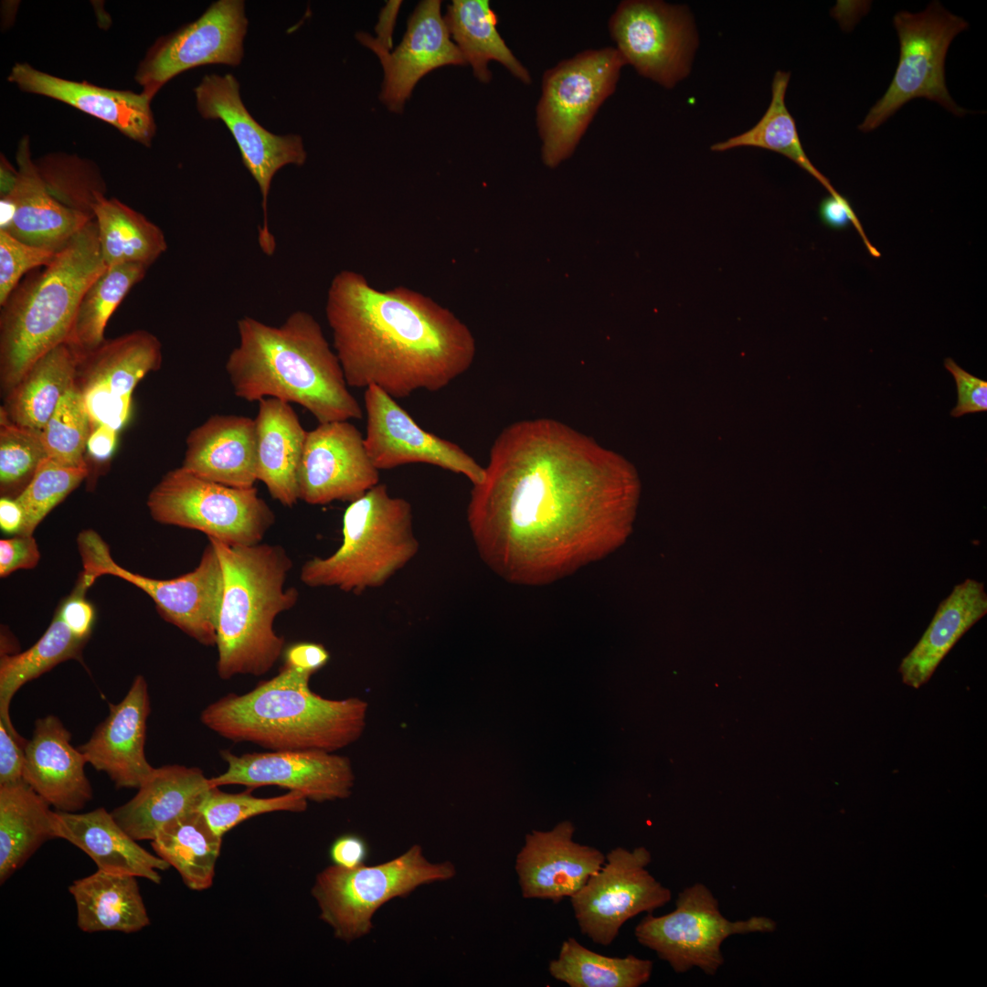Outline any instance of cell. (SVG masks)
<instances>
[{
  "instance_id": "cell-1",
  "label": "cell",
  "mask_w": 987,
  "mask_h": 987,
  "mask_svg": "<svg viewBox=\"0 0 987 987\" xmlns=\"http://www.w3.org/2000/svg\"><path fill=\"white\" fill-rule=\"evenodd\" d=\"M636 495L635 475L617 453L558 421L521 420L494 440L467 523L493 572L543 586L618 548Z\"/></svg>"
},
{
  "instance_id": "cell-2",
  "label": "cell",
  "mask_w": 987,
  "mask_h": 987,
  "mask_svg": "<svg viewBox=\"0 0 987 987\" xmlns=\"http://www.w3.org/2000/svg\"><path fill=\"white\" fill-rule=\"evenodd\" d=\"M325 317L347 385L395 399L445 388L475 356L471 331L448 308L405 286L378 290L354 271L334 276Z\"/></svg>"
},
{
  "instance_id": "cell-3",
  "label": "cell",
  "mask_w": 987,
  "mask_h": 987,
  "mask_svg": "<svg viewBox=\"0 0 987 987\" xmlns=\"http://www.w3.org/2000/svg\"><path fill=\"white\" fill-rule=\"evenodd\" d=\"M237 328L239 345L225 366L236 397L299 404L319 424L362 419V408L313 315L295 311L278 326L244 316Z\"/></svg>"
},
{
  "instance_id": "cell-4",
  "label": "cell",
  "mask_w": 987,
  "mask_h": 987,
  "mask_svg": "<svg viewBox=\"0 0 987 987\" xmlns=\"http://www.w3.org/2000/svg\"><path fill=\"white\" fill-rule=\"evenodd\" d=\"M312 675L283 665L251 691L209 704L200 721L225 738L271 750L334 752L356 742L366 727L367 703L324 698L310 689Z\"/></svg>"
},
{
  "instance_id": "cell-5",
  "label": "cell",
  "mask_w": 987,
  "mask_h": 987,
  "mask_svg": "<svg viewBox=\"0 0 987 987\" xmlns=\"http://www.w3.org/2000/svg\"><path fill=\"white\" fill-rule=\"evenodd\" d=\"M208 540L223 572L216 630L218 674L222 679L264 674L284 649V638L274 630L275 619L298 600V590L285 588L292 559L280 546H235Z\"/></svg>"
},
{
  "instance_id": "cell-6",
  "label": "cell",
  "mask_w": 987,
  "mask_h": 987,
  "mask_svg": "<svg viewBox=\"0 0 987 987\" xmlns=\"http://www.w3.org/2000/svg\"><path fill=\"white\" fill-rule=\"evenodd\" d=\"M107 266L95 218L54 260L26 274L0 313V386L5 396L43 355L66 343L80 299Z\"/></svg>"
},
{
  "instance_id": "cell-7",
  "label": "cell",
  "mask_w": 987,
  "mask_h": 987,
  "mask_svg": "<svg viewBox=\"0 0 987 987\" xmlns=\"http://www.w3.org/2000/svg\"><path fill=\"white\" fill-rule=\"evenodd\" d=\"M342 534V544L334 554L314 557L302 565V583L358 594L385 585L419 549L410 504L392 496L384 483L349 504Z\"/></svg>"
},
{
  "instance_id": "cell-8",
  "label": "cell",
  "mask_w": 987,
  "mask_h": 987,
  "mask_svg": "<svg viewBox=\"0 0 987 987\" xmlns=\"http://www.w3.org/2000/svg\"><path fill=\"white\" fill-rule=\"evenodd\" d=\"M455 874L451 863H430L422 848L414 844L401 855L376 865L328 866L317 875L312 895L320 918L332 928L334 937L351 942L371 931L373 917L384 904L422 885L447 881Z\"/></svg>"
},
{
  "instance_id": "cell-9",
  "label": "cell",
  "mask_w": 987,
  "mask_h": 987,
  "mask_svg": "<svg viewBox=\"0 0 987 987\" xmlns=\"http://www.w3.org/2000/svg\"><path fill=\"white\" fill-rule=\"evenodd\" d=\"M154 520L193 529L235 546L261 542L275 515L256 487L218 483L183 466L166 472L146 502Z\"/></svg>"
},
{
  "instance_id": "cell-10",
  "label": "cell",
  "mask_w": 987,
  "mask_h": 987,
  "mask_svg": "<svg viewBox=\"0 0 987 987\" xmlns=\"http://www.w3.org/2000/svg\"><path fill=\"white\" fill-rule=\"evenodd\" d=\"M625 62L612 47L584 50L547 69L536 106L542 160L556 167L575 151Z\"/></svg>"
},
{
  "instance_id": "cell-11",
  "label": "cell",
  "mask_w": 987,
  "mask_h": 987,
  "mask_svg": "<svg viewBox=\"0 0 987 987\" xmlns=\"http://www.w3.org/2000/svg\"><path fill=\"white\" fill-rule=\"evenodd\" d=\"M77 546L83 567L80 574L90 585L103 575L124 579L150 596L164 620L203 645H216L223 572L210 541L196 568L171 579L148 578L121 567L111 557L107 543L92 529L79 534Z\"/></svg>"
},
{
  "instance_id": "cell-12",
  "label": "cell",
  "mask_w": 987,
  "mask_h": 987,
  "mask_svg": "<svg viewBox=\"0 0 987 987\" xmlns=\"http://www.w3.org/2000/svg\"><path fill=\"white\" fill-rule=\"evenodd\" d=\"M893 23L900 45L898 64L888 89L858 129H876L916 98L936 101L957 116L966 114L948 91L944 64L951 41L969 27L968 22L934 1L919 13L897 12Z\"/></svg>"
},
{
  "instance_id": "cell-13",
  "label": "cell",
  "mask_w": 987,
  "mask_h": 987,
  "mask_svg": "<svg viewBox=\"0 0 987 987\" xmlns=\"http://www.w3.org/2000/svg\"><path fill=\"white\" fill-rule=\"evenodd\" d=\"M776 922L768 917L729 920L723 916L710 889L702 883L685 888L675 908L663 916L648 913L636 926L637 941L653 950L676 972L698 968L715 975L724 963L722 943L730 936L773 932Z\"/></svg>"
},
{
  "instance_id": "cell-14",
  "label": "cell",
  "mask_w": 987,
  "mask_h": 987,
  "mask_svg": "<svg viewBox=\"0 0 987 987\" xmlns=\"http://www.w3.org/2000/svg\"><path fill=\"white\" fill-rule=\"evenodd\" d=\"M609 30L625 64L671 89L691 69L697 34L685 5L626 0L609 20Z\"/></svg>"
},
{
  "instance_id": "cell-15",
  "label": "cell",
  "mask_w": 987,
  "mask_h": 987,
  "mask_svg": "<svg viewBox=\"0 0 987 987\" xmlns=\"http://www.w3.org/2000/svg\"><path fill=\"white\" fill-rule=\"evenodd\" d=\"M651 862V852L644 846L632 850L618 846L605 854L600 869L570 897L583 935L609 946L626 921L671 900L670 889L649 872Z\"/></svg>"
},
{
  "instance_id": "cell-16",
  "label": "cell",
  "mask_w": 987,
  "mask_h": 987,
  "mask_svg": "<svg viewBox=\"0 0 987 987\" xmlns=\"http://www.w3.org/2000/svg\"><path fill=\"white\" fill-rule=\"evenodd\" d=\"M194 92L199 114L204 119L220 120L226 125L239 149L244 166L258 184L263 212L258 240L262 251L271 256L276 248L268 220L271 181L283 166H301L305 163L307 154L302 137L274 134L262 127L243 104L239 83L232 74L206 75Z\"/></svg>"
},
{
  "instance_id": "cell-17",
  "label": "cell",
  "mask_w": 987,
  "mask_h": 987,
  "mask_svg": "<svg viewBox=\"0 0 987 987\" xmlns=\"http://www.w3.org/2000/svg\"><path fill=\"white\" fill-rule=\"evenodd\" d=\"M247 30L244 1L214 2L196 21L157 40L134 79L152 100L167 81L186 70L208 64L238 66Z\"/></svg>"
},
{
  "instance_id": "cell-18",
  "label": "cell",
  "mask_w": 987,
  "mask_h": 987,
  "mask_svg": "<svg viewBox=\"0 0 987 987\" xmlns=\"http://www.w3.org/2000/svg\"><path fill=\"white\" fill-rule=\"evenodd\" d=\"M366 452L378 470L426 463L462 474L472 484L484 477L482 467L458 444L422 429L395 398L377 386L364 394Z\"/></svg>"
},
{
  "instance_id": "cell-19",
  "label": "cell",
  "mask_w": 987,
  "mask_h": 987,
  "mask_svg": "<svg viewBox=\"0 0 987 987\" xmlns=\"http://www.w3.org/2000/svg\"><path fill=\"white\" fill-rule=\"evenodd\" d=\"M227 770L210 778L213 787L239 784L249 788L278 786L316 802L346 799L355 783L348 758L320 749L245 753L221 751Z\"/></svg>"
},
{
  "instance_id": "cell-20",
  "label": "cell",
  "mask_w": 987,
  "mask_h": 987,
  "mask_svg": "<svg viewBox=\"0 0 987 987\" xmlns=\"http://www.w3.org/2000/svg\"><path fill=\"white\" fill-rule=\"evenodd\" d=\"M379 483L360 430L349 420L307 431L298 471L299 500L313 505L353 502Z\"/></svg>"
},
{
  "instance_id": "cell-21",
  "label": "cell",
  "mask_w": 987,
  "mask_h": 987,
  "mask_svg": "<svg viewBox=\"0 0 987 987\" xmlns=\"http://www.w3.org/2000/svg\"><path fill=\"white\" fill-rule=\"evenodd\" d=\"M440 0L421 1L408 20L403 39L393 51L377 44L365 32L357 40L373 50L384 70L380 100L394 112H401L419 80L437 68L464 65L466 61L451 40Z\"/></svg>"
},
{
  "instance_id": "cell-22",
  "label": "cell",
  "mask_w": 987,
  "mask_h": 987,
  "mask_svg": "<svg viewBox=\"0 0 987 987\" xmlns=\"http://www.w3.org/2000/svg\"><path fill=\"white\" fill-rule=\"evenodd\" d=\"M574 832L573 824L564 821L551 830L525 835L515 866L524 898L558 903L570 898L600 869L605 854L575 842Z\"/></svg>"
},
{
  "instance_id": "cell-23",
  "label": "cell",
  "mask_w": 987,
  "mask_h": 987,
  "mask_svg": "<svg viewBox=\"0 0 987 987\" xmlns=\"http://www.w3.org/2000/svg\"><path fill=\"white\" fill-rule=\"evenodd\" d=\"M107 717L79 749L96 770L108 775L116 788H136L154 770L144 752L146 722L151 713L145 678L135 676L118 704H110Z\"/></svg>"
},
{
  "instance_id": "cell-24",
  "label": "cell",
  "mask_w": 987,
  "mask_h": 987,
  "mask_svg": "<svg viewBox=\"0 0 987 987\" xmlns=\"http://www.w3.org/2000/svg\"><path fill=\"white\" fill-rule=\"evenodd\" d=\"M8 80L21 90L67 103L110 123L122 133L150 146L156 125L151 99L143 92L117 90L58 78L27 63H16Z\"/></svg>"
},
{
  "instance_id": "cell-25",
  "label": "cell",
  "mask_w": 987,
  "mask_h": 987,
  "mask_svg": "<svg viewBox=\"0 0 987 987\" xmlns=\"http://www.w3.org/2000/svg\"><path fill=\"white\" fill-rule=\"evenodd\" d=\"M56 716L35 722L25 748L23 780L58 812H78L92 800L86 758Z\"/></svg>"
},
{
  "instance_id": "cell-26",
  "label": "cell",
  "mask_w": 987,
  "mask_h": 987,
  "mask_svg": "<svg viewBox=\"0 0 987 987\" xmlns=\"http://www.w3.org/2000/svg\"><path fill=\"white\" fill-rule=\"evenodd\" d=\"M186 445L182 466L198 476L237 488L258 481L254 419L213 415L189 432Z\"/></svg>"
},
{
  "instance_id": "cell-27",
  "label": "cell",
  "mask_w": 987,
  "mask_h": 987,
  "mask_svg": "<svg viewBox=\"0 0 987 987\" xmlns=\"http://www.w3.org/2000/svg\"><path fill=\"white\" fill-rule=\"evenodd\" d=\"M16 162V180L5 195L15 205V214L3 231L29 245L60 251L94 218L65 207L50 194L31 158L27 137L19 143Z\"/></svg>"
},
{
  "instance_id": "cell-28",
  "label": "cell",
  "mask_w": 987,
  "mask_h": 987,
  "mask_svg": "<svg viewBox=\"0 0 987 987\" xmlns=\"http://www.w3.org/2000/svg\"><path fill=\"white\" fill-rule=\"evenodd\" d=\"M56 838L64 839L87 854L98 869L145 878L160 884L159 871L170 867L134 840L103 807L88 812H55Z\"/></svg>"
},
{
  "instance_id": "cell-29",
  "label": "cell",
  "mask_w": 987,
  "mask_h": 987,
  "mask_svg": "<svg viewBox=\"0 0 987 987\" xmlns=\"http://www.w3.org/2000/svg\"><path fill=\"white\" fill-rule=\"evenodd\" d=\"M202 769L173 764L154 768L137 793L111 814L134 840L152 841L167 822L197 809L212 788Z\"/></svg>"
},
{
  "instance_id": "cell-30",
  "label": "cell",
  "mask_w": 987,
  "mask_h": 987,
  "mask_svg": "<svg viewBox=\"0 0 987 987\" xmlns=\"http://www.w3.org/2000/svg\"><path fill=\"white\" fill-rule=\"evenodd\" d=\"M258 402L257 479L274 500L292 507L299 500L298 471L307 430L290 403L274 398Z\"/></svg>"
},
{
  "instance_id": "cell-31",
  "label": "cell",
  "mask_w": 987,
  "mask_h": 987,
  "mask_svg": "<svg viewBox=\"0 0 987 987\" xmlns=\"http://www.w3.org/2000/svg\"><path fill=\"white\" fill-rule=\"evenodd\" d=\"M75 387L115 398H132L137 384L162 365V345L146 330L111 339L79 356Z\"/></svg>"
},
{
  "instance_id": "cell-32",
  "label": "cell",
  "mask_w": 987,
  "mask_h": 987,
  "mask_svg": "<svg viewBox=\"0 0 987 987\" xmlns=\"http://www.w3.org/2000/svg\"><path fill=\"white\" fill-rule=\"evenodd\" d=\"M987 613L984 584L966 578L954 586L913 649L902 659V682L918 689L927 684L957 642Z\"/></svg>"
},
{
  "instance_id": "cell-33",
  "label": "cell",
  "mask_w": 987,
  "mask_h": 987,
  "mask_svg": "<svg viewBox=\"0 0 987 987\" xmlns=\"http://www.w3.org/2000/svg\"><path fill=\"white\" fill-rule=\"evenodd\" d=\"M136 878L98 869L74 880L69 891L76 904L79 929L87 933H133L149 926L150 918Z\"/></svg>"
},
{
  "instance_id": "cell-34",
  "label": "cell",
  "mask_w": 987,
  "mask_h": 987,
  "mask_svg": "<svg viewBox=\"0 0 987 987\" xmlns=\"http://www.w3.org/2000/svg\"><path fill=\"white\" fill-rule=\"evenodd\" d=\"M23 780L0 784V883L56 838L55 812Z\"/></svg>"
},
{
  "instance_id": "cell-35",
  "label": "cell",
  "mask_w": 987,
  "mask_h": 987,
  "mask_svg": "<svg viewBox=\"0 0 987 987\" xmlns=\"http://www.w3.org/2000/svg\"><path fill=\"white\" fill-rule=\"evenodd\" d=\"M77 361L67 343L38 358L5 396L3 408L8 418L40 432L62 398L75 387Z\"/></svg>"
},
{
  "instance_id": "cell-36",
  "label": "cell",
  "mask_w": 987,
  "mask_h": 987,
  "mask_svg": "<svg viewBox=\"0 0 987 987\" xmlns=\"http://www.w3.org/2000/svg\"><path fill=\"white\" fill-rule=\"evenodd\" d=\"M451 40L483 83L492 73L488 63L497 61L524 84L532 82L527 69L515 58L497 30L498 17L487 0H453L444 16Z\"/></svg>"
},
{
  "instance_id": "cell-37",
  "label": "cell",
  "mask_w": 987,
  "mask_h": 987,
  "mask_svg": "<svg viewBox=\"0 0 987 987\" xmlns=\"http://www.w3.org/2000/svg\"><path fill=\"white\" fill-rule=\"evenodd\" d=\"M159 857L173 866L192 890L211 887L222 836L194 809L165 823L151 841Z\"/></svg>"
},
{
  "instance_id": "cell-38",
  "label": "cell",
  "mask_w": 987,
  "mask_h": 987,
  "mask_svg": "<svg viewBox=\"0 0 987 987\" xmlns=\"http://www.w3.org/2000/svg\"><path fill=\"white\" fill-rule=\"evenodd\" d=\"M93 214L107 267L134 263L149 268L167 249L164 231L117 198L99 196Z\"/></svg>"
},
{
  "instance_id": "cell-39",
  "label": "cell",
  "mask_w": 987,
  "mask_h": 987,
  "mask_svg": "<svg viewBox=\"0 0 987 987\" xmlns=\"http://www.w3.org/2000/svg\"><path fill=\"white\" fill-rule=\"evenodd\" d=\"M87 641L77 637L56 611L48 628L33 646L22 653L1 655L0 721L16 738L27 742L11 721L9 707L15 694L22 685L62 662L81 661Z\"/></svg>"
},
{
  "instance_id": "cell-40",
  "label": "cell",
  "mask_w": 987,
  "mask_h": 987,
  "mask_svg": "<svg viewBox=\"0 0 987 987\" xmlns=\"http://www.w3.org/2000/svg\"><path fill=\"white\" fill-rule=\"evenodd\" d=\"M653 969L650 960L606 956L573 937L562 942L558 956L548 964L549 974L570 987H639L649 982Z\"/></svg>"
},
{
  "instance_id": "cell-41",
  "label": "cell",
  "mask_w": 987,
  "mask_h": 987,
  "mask_svg": "<svg viewBox=\"0 0 987 987\" xmlns=\"http://www.w3.org/2000/svg\"><path fill=\"white\" fill-rule=\"evenodd\" d=\"M149 268L142 264L107 267L87 288L66 343L77 356L100 345L111 314Z\"/></svg>"
},
{
  "instance_id": "cell-42",
  "label": "cell",
  "mask_w": 987,
  "mask_h": 987,
  "mask_svg": "<svg viewBox=\"0 0 987 987\" xmlns=\"http://www.w3.org/2000/svg\"><path fill=\"white\" fill-rule=\"evenodd\" d=\"M791 73L778 70L771 83V100L762 118L747 132L730 137L711 146L715 152H724L737 147H759L779 153L818 180L830 195L839 194L810 161L804 152L797 131L796 122L785 103V95Z\"/></svg>"
},
{
  "instance_id": "cell-43",
  "label": "cell",
  "mask_w": 987,
  "mask_h": 987,
  "mask_svg": "<svg viewBox=\"0 0 987 987\" xmlns=\"http://www.w3.org/2000/svg\"><path fill=\"white\" fill-rule=\"evenodd\" d=\"M90 431L82 396L74 387L59 401L40 437L48 458L67 467H89L84 455Z\"/></svg>"
},
{
  "instance_id": "cell-44",
  "label": "cell",
  "mask_w": 987,
  "mask_h": 987,
  "mask_svg": "<svg viewBox=\"0 0 987 987\" xmlns=\"http://www.w3.org/2000/svg\"><path fill=\"white\" fill-rule=\"evenodd\" d=\"M35 163L48 190L58 202L95 218L93 207L106 188L90 163L71 156H49Z\"/></svg>"
},
{
  "instance_id": "cell-45",
  "label": "cell",
  "mask_w": 987,
  "mask_h": 987,
  "mask_svg": "<svg viewBox=\"0 0 987 987\" xmlns=\"http://www.w3.org/2000/svg\"><path fill=\"white\" fill-rule=\"evenodd\" d=\"M307 798L294 791L269 798H259L249 791L228 793L212 787L204 796L197 810L204 815L211 829L219 836L242 822L272 812H301L307 808Z\"/></svg>"
},
{
  "instance_id": "cell-46",
  "label": "cell",
  "mask_w": 987,
  "mask_h": 987,
  "mask_svg": "<svg viewBox=\"0 0 987 987\" xmlns=\"http://www.w3.org/2000/svg\"><path fill=\"white\" fill-rule=\"evenodd\" d=\"M48 458L40 432L13 422L0 408V492L16 498Z\"/></svg>"
},
{
  "instance_id": "cell-47",
  "label": "cell",
  "mask_w": 987,
  "mask_h": 987,
  "mask_svg": "<svg viewBox=\"0 0 987 987\" xmlns=\"http://www.w3.org/2000/svg\"><path fill=\"white\" fill-rule=\"evenodd\" d=\"M90 474L89 467H67L44 459L33 479L16 497L23 508L25 523L19 535H33L45 516Z\"/></svg>"
},
{
  "instance_id": "cell-48",
  "label": "cell",
  "mask_w": 987,
  "mask_h": 987,
  "mask_svg": "<svg viewBox=\"0 0 987 987\" xmlns=\"http://www.w3.org/2000/svg\"><path fill=\"white\" fill-rule=\"evenodd\" d=\"M58 252L29 245L0 230V306L24 275L50 264Z\"/></svg>"
},
{
  "instance_id": "cell-49",
  "label": "cell",
  "mask_w": 987,
  "mask_h": 987,
  "mask_svg": "<svg viewBox=\"0 0 987 987\" xmlns=\"http://www.w3.org/2000/svg\"><path fill=\"white\" fill-rule=\"evenodd\" d=\"M944 366L952 375L957 387V405L950 415L960 418L966 414L985 412L987 410V381L970 374L950 357L944 360Z\"/></svg>"
},
{
  "instance_id": "cell-50",
  "label": "cell",
  "mask_w": 987,
  "mask_h": 987,
  "mask_svg": "<svg viewBox=\"0 0 987 987\" xmlns=\"http://www.w3.org/2000/svg\"><path fill=\"white\" fill-rule=\"evenodd\" d=\"M90 587L84 578L79 576L71 594L56 610L70 631L83 640L90 638L94 621L93 607L85 599L86 591Z\"/></svg>"
},
{
  "instance_id": "cell-51",
  "label": "cell",
  "mask_w": 987,
  "mask_h": 987,
  "mask_svg": "<svg viewBox=\"0 0 987 987\" xmlns=\"http://www.w3.org/2000/svg\"><path fill=\"white\" fill-rule=\"evenodd\" d=\"M40 551L33 535H16L0 540V576L5 578L18 569L34 568Z\"/></svg>"
},
{
  "instance_id": "cell-52",
  "label": "cell",
  "mask_w": 987,
  "mask_h": 987,
  "mask_svg": "<svg viewBox=\"0 0 987 987\" xmlns=\"http://www.w3.org/2000/svg\"><path fill=\"white\" fill-rule=\"evenodd\" d=\"M818 214L822 224L832 229L841 230L853 224L860 234L869 253L879 257V251L870 243L850 202L842 195H829L819 204Z\"/></svg>"
},
{
  "instance_id": "cell-53",
  "label": "cell",
  "mask_w": 987,
  "mask_h": 987,
  "mask_svg": "<svg viewBox=\"0 0 987 987\" xmlns=\"http://www.w3.org/2000/svg\"><path fill=\"white\" fill-rule=\"evenodd\" d=\"M27 743L16 738L0 721V784L23 780Z\"/></svg>"
},
{
  "instance_id": "cell-54",
  "label": "cell",
  "mask_w": 987,
  "mask_h": 987,
  "mask_svg": "<svg viewBox=\"0 0 987 987\" xmlns=\"http://www.w3.org/2000/svg\"><path fill=\"white\" fill-rule=\"evenodd\" d=\"M328 651L320 643L296 642L283 652L285 666L313 674L329 661Z\"/></svg>"
},
{
  "instance_id": "cell-55",
  "label": "cell",
  "mask_w": 987,
  "mask_h": 987,
  "mask_svg": "<svg viewBox=\"0 0 987 987\" xmlns=\"http://www.w3.org/2000/svg\"><path fill=\"white\" fill-rule=\"evenodd\" d=\"M329 855L334 865L344 868H356L365 865L368 856L366 842L356 834H344L331 844Z\"/></svg>"
},
{
  "instance_id": "cell-56",
  "label": "cell",
  "mask_w": 987,
  "mask_h": 987,
  "mask_svg": "<svg viewBox=\"0 0 987 987\" xmlns=\"http://www.w3.org/2000/svg\"><path fill=\"white\" fill-rule=\"evenodd\" d=\"M117 432V430L106 425H100L92 429L86 450L90 457L97 462L107 461L114 451Z\"/></svg>"
},
{
  "instance_id": "cell-57",
  "label": "cell",
  "mask_w": 987,
  "mask_h": 987,
  "mask_svg": "<svg viewBox=\"0 0 987 987\" xmlns=\"http://www.w3.org/2000/svg\"><path fill=\"white\" fill-rule=\"evenodd\" d=\"M401 3V1H388L381 9L376 26L377 37L373 38L377 44L388 51L392 49V36Z\"/></svg>"
},
{
  "instance_id": "cell-58",
  "label": "cell",
  "mask_w": 987,
  "mask_h": 987,
  "mask_svg": "<svg viewBox=\"0 0 987 987\" xmlns=\"http://www.w3.org/2000/svg\"><path fill=\"white\" fill-rule=\"evenodd\" d=\"M25 523L22 506L16 498L1 496L0 526L4 533L19 535Z\"/></svg>"
}]
</instances>
